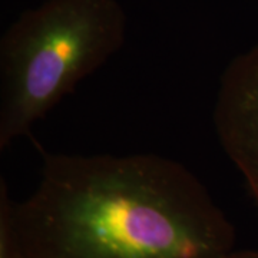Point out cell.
Wrapping results in <instances>:
<instances>
[{"instance_id": "obj_1", "label": "cell", "mask_w": 258, "mask_h": 258, "mask_svg": "<svg viewBox=\"0 0 258 258\" xmlns=\"http://www.w3.org/2000/svg\"><path fill=\"white\" fill-rule=\"evenodd\" d=\"M10 227L16 258H222L237 242L203 182L155 154H45Z\"/></svg>"}, {"instance_id": "obj_2", "label": "cell", "mask_w": 258, "mask_h": 258, "mask_svg": "<svg viewBox=\"0 0 258 258\" xmlns=\"http://www.w3.org/2000/svg\"><path fill=\"white\" fill-rule=\"evenodd\" d=\"M125 35L118 0H45L25 10L0 39V148L29 137Z\"/></svg>"}, {"instance_id": "obj_3", "label": "cell", "mask_w": 258, "mask_h": 258, "mask_svg": "<svg viewBox=\"0 0 258 258\" xmlns=\"http://www.w3.org/2000/svg\"><path fill=\"white\" fill-rule=\"evenodd\" d=\"M212 122L258 210V43L224 69Z\"/></svg>"}, {"instance_id": "obj_4", "label": "cell", "mask_w": 258, "mask_h": 258, "mask_svg": "<svg viewBox=\"0 0 258 258\" xmlns=\"http://www.w3.org/2000/svg\"><path fill=\"white\" fill-rule=\"evenodd\" d=\"M12 198L5 178L0 179V258H16L12 227H10Z\"/></svg>"}, {"instance_id": "obj_5", "label": "cell", "mask_w": 258, "mask_h": 258, "mask_svg": "<svg viewBox=\"0 0 258 258\" xmlns=\"http://www.w3.org/2000/svg\"><path fill=\"white\" fill-rule=\"evenodd\" d=\"M222 258H258V249H232Z\"/></svg>"}]
</instances>
